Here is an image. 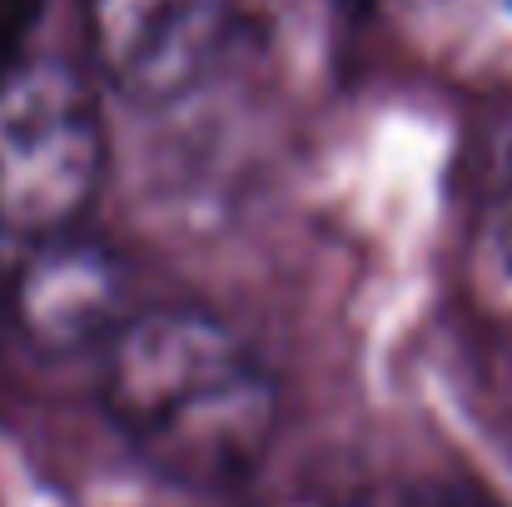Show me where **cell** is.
Returning a JSON list of instances; mask_svg holds the SVG:
<instances>
[{
  "label": "cell",
  "instance_id": "obj_2",
  "mask_svg": "<svg viewBox=\"0 0 512 507\" xmlns=\"http://www.w3.org/2000/svg\"><path fill=\"white\" fill-rule=\"evenodd\" d=\"M105 165V115L85 75L60 60H20L0 80V234L35 244L80 229Z\"/></svg>",
  "mask_w": 512,
  "mask_h": 507
},
{
  "label": "cell",
  "instance_id": "obj_3",
  "mask_svg": "<svg viewBox=\"0 0 512 507\" xmlns=\"http://www.w3.org/2000/svg\"><path fill=\"white\" fill-rule=\"evenodd\" d=\"M229 25L234 0H85L95 70L140 110L199 95L229 50Z\"/></svg>",
  "mask_w": 512,
  "mask_h": 507
},
{
  "label": "cell",
  "instance_id": "obj_7",
  "mask_svg": "<svg viewBox=\"0 0 512 507\" xmlns=\"http://www.w3.org/2000/svg\"><path fill=\"white\" fill-rule=\"evenodd\" d=\"M498 249H503V264H508V274H512V194H508V204H503V224H498Z\"/></svg>",
  "mask_w": 512,
  "mask_h": 507
},
{
  "label": "cell",
  "instance_id": "obj_1",
  "mask_svg": "<svg viewBox=\"0 0 512 507\" xmlns=\"http://www.w3.org/2000/svg\"><path fill=\"white\" fill-rule=\"evenodd\" d=\"M105 408L125 443L179 488L244 483L274 448L279 383L209 309H145L105 343Z\"/></svg>",
  "mask_w": 512,
  "mask_h": 507
},
{
  "label": "cell",
  "instance_id": "obj_8",
  "mask_svg": "<svg viewBox=\"0 0 512 507\" xmlns=\"http://www.w3.org/2000/svg\"><path fill=\"white\" fill-rule=\"evenodd\" d=\"M508 5H512V0H508Z\"/></svg>",
  "mask_w": 512,
  "mask_h": 507
},
{
  "label": "cell",
  "instance_id": "obj_5",
  "mask_svg": "<svg viewBox=\"0 0 512 507\" xmlns=\"http://www.w3.org/2000/svg\"><path fill=\"white\" fill-rule=\"evenodd\" d=\"M45 0H0V80L25 60V35L35 30Z\"/></svg>",
  "mask_w": 512,
  "mask_h": 507
},
{
  "label": "cell",
  "instance_id": "obj_4",
  "mask_svg": "<svg viewBox=\"0 0 512 507\" xmlns=\"http://www.w3.org/2000/svg\"><path fill=\"white\" fill-rule=\"evenodd\" d=\"M10 319L30 348L50 358L105 348L130 319V269L110 244L80 229L35 239L10 284Z\"/></svg>",
  "mask_w": 512,
  "mask_h": 507
},
{
  "label": "cell",
  "instance_id": "obj_6",
  "mask_svg": "<svg viewBox=\"0 0 512 507\" xmlns=\"http://www.w3.org/2000/svg\"><path fill=\"white\" fill-rule=\"evenodd\" d=\"M408 507H503L493 493H483V488H473V483H428V488H418Z\"/></svg>",
  "mask_w": 512,
  "mask_h": 507
}]
</instances>
